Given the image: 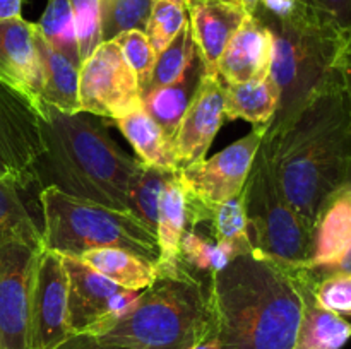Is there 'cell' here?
I'll use <instances>...</instances> for the list:
<instances>
[{"label":"cell","mask_w":351,"mask_h":349,"mask_svg":"<svg viewBox=\"0 0 351 349\" xmlns=\"http://www.w3.org/2000/svg\"><path fill=\"white\" fill-rule=\"evenodd\" d=\"M43 248L0 238V349H31V298Z\"/></svg>","instance_id":"30bf717a"},{"label":"cell","mask_w":351,"mask_h":349,"mask_svg":"<svg viewBox=\"0 0 351 349\" xmlns=\"http://www.w3.org/2000/svg\"><path fill=\"white\" fill-rule=\"evenodd\" d=\"M304 310L293 349H341L351 339V324L343 315L322 308L314 298L315 279L307 267L297 266Z\"/></svg>","instance_id":"ac0fdd59"},{"label":"cell","mask_w":351,"mask_h":349,"mask_svg":"<svg viewBox=\"0 0 351 349\" xmlns=\"http://www.w3.org/2000/svg\"><path fill=\"white\" fill-rule=\"evenodd\" d=\"M36 26L43 40L53 50L69 58L74 65L81 67L74 12L69 0H48L47 9Z\"/></svg>","instance_id":"f1b7e54d"},{"label":"cell","mask_w":351,"mask_h":349,"mask_svg":"<svg viewBox=\"0 0 351 349\" xmlns=\"http://www.w3.org/2000/svg\"><path fill=\"white\" fill-rule=\"evenodd\" d=\"M211 307L219 349H293L304 310L297 266L240 253L211 276Z\"/></svg>","instance_id":"7a4b0ae2"},{"label":"cell","mask_w":351,"mask_h":349,"mask_svg":"<svg viewBox=\"0 0 351 349\" xmlns=\"http://www.w3.org/2000/svg\"><path fill=\"white\" fill-rule=\"evenodd\" d=\"M36 50L41 64V99L64 113L81 112L79 106V67L50 47L36 26Z\"/></svg>","instance_id":"7402d4cb"},{"label":"cell","mask_w":351,"mask_h":349,"mask_svg":"<svg viewBox=\"0 0 351 349\" xmlns=\"http://www.w3.org/2000/svg\"><path fill=\"white\" fill-rule=\"evenodd\" d=\"M189 349H219V342H218V339H216V335L211 334Z\"/></svg>","instance_id":"7bdbcfd3"},{"label":"cell","mask_w":351,"mask_h":349,"mask_svg":"<svg viewBox=\"0 0 351 349\" xmlns=\"http://www.w3.org/2000/svg\"><path fill=\"white\" fill-rule=\"evenodd\" d=\"M195 51L197 50H195L194 38H192L191 26H189L187 21V24L182 27L180 33L175 36V40L156 57L153 74H151L149 81H147L146 88L143 89L141 96L147 94L151 91H156V89L177 81L187 70Z\"/></svg>","instance_id":"1f68e13d"},{"label":"cell","mask_w":351,"mask_h":349,"mask_svg":"<svg viewBox=\"0 0 351 349\" xmlns=\"http://www.w3.org/2000/svg\"><path fill=\"white\" fill-rule=\"evenodd\" d=\"M348 47H351V43H350V44H348Z\"/></svg>","instance_id":"c3c4849f"},{"label":"cell","mask_w":351,"mask_h":349,"mask_svg":"<svg viewBox=\"0 0 351 349\" xmlns=\"http://www.w3.org/2000/svg\"><path fill=\"white\" fill-rule=\"evenodd\" d=\"M71 335L69 276L64 257L43 248L31 298V349H53Z\"/></svg>","instance_id":"4fadbf2b"},{"label":"cell","mask_w":351,"mask_h":349,"mask_svg":"<svg viewBox=\"0 0 351 349\" xmlns=\"http://www.w3.org/2000/svg\"><path fill=\"white\" fill-rule=\"evenodd\" d=\"M339 70H341L343 82H345L346 94H348L350 101V112H351V47H348L343 53L341 62H339Z\"/></svg>","instance_id":"60d3db41"},{"label":"cell","mask_w":351,"mask_h":349,"mask_svg":"<svg viewBox=\"0 0 351 349\" xmlns=\"http://www.w3.org/2000/svg\"><path fill=\"white\" fill-rule=\"evenodd\" d=\"M185 7L195 50L206 72L216 74L219 58L247 12L240 2L225 0H187Z\"/></svg>","instance_id":"e0dca14e"},{"label":"cell","mask_w":351,"mask_h":349,"mask_svg":"<svg viewBox=\"0 0 351 349\" xmlns=\"http://www.w3.org/2000/svg\"><path fill=\"white\" fill-rule=\"evenodd\" d=\"M264 130L263 127H254L252 132L213 157L180 168L177 174L189 201L209 207L242 194L263 142Z\"/></svg>","instance_id":"7c38bea8"},{"label":"cell","mask_w":351,"mask_h":349,"mask_svg":"<svg viewBox=\"0 0 351 349\" xmlns=\"http://www.w3.org/2000/svg\"><path fill=\"white\" fill-rule=\"evenodd\" d=\"M95 270L125 289L144 291L156 281V263L123 248H96L77 257Z\"/></svg>","instance_id":"484cf974"},{"label":"cell","mask_w":351,"mask_h":349,"mask_svg":"<svg viewBox=\"0 0 351 349\" xmlns=\"http://www.w3.org/2000/svg\"><path fill=\"white\" fill-rule=\"evenodd\" d=\"M314 298L322 308L351 315V272H336L315 281Z\"/></svg>","instance_id":"d590c367"},{"label":"cell","mask_w":351,"mask_h":349,"mask_svg":"<svg viewBox=\"0 0 351 349\" xmlns=\"http://www.w3.org/2000/svg\"><path fill=\"white\" fill-rule=\"evenodd\" d=\"M242 197L254 248L287 266L304 267L312 257L314 233L283 197L261 147Z\"/></svg>","instance_id":"52a82bcc"},{"label":"cell","mask_w":351,"mask_h":349,"mask_svg":"<svg viewBox=\"0 0 351 349\" xmlns=\"http://www.w3.org/2000/svg\"><path fill=\"white\" fill-rule=\"evenodd\" d=\"M254 16L269 27L274 41L271 77L280 91V105L264 130V135H273L339 70L350 40L324 23L314 9L287 21Z\"/></svg>","instance_id":"5b68a950"},{"label":"cell","mask_w":351,"mask_h":349,"mask_svg":"<svg viewBox=\"0 0 351 349\" xmlns=\"http://www.w3.org/2000/svg\"><path fill=\"white\" fill-rule=\"evenodd\" d=\"M154 0H98L101 41L115 40L130 29H146Z\"/></svg>","instance_id":"4dcf8cb0"},{"label":"cell","mask_w":351,"mask_h":349,"mask_svg":"<svg viewBox=\"0 0 351 349\" xmlns=\"http://www.w3.org/2000/svg\"><path fill=\"white\" fill-rule=\"evenodd\" d=\"M74 12L75 34H77L81 64L101 43L99 33V5L98 0H69Z\"/></svg>","instance_id":"e575fe53"},{"label":"cell","mask_w":351,"mask_h":349,"mask_svg":"<svg viewBox=\"0 0 351 349\" xmlns=\"http://www.w3.org/2000/svg\"><path fill=\"white\" fill-rule=\"evenodd\" d=\"M158 277L132 310L96 337L127 349H189L215 334L211 279L180 259L158 267Z\"/></svg>","instance_id":"277c9868"},{"label":"cell","mask_w":351,"mask_h":349,"mask_svg":"<svg viewBox=\"0 0 351 349\" xmlns=\"http://www.w3.org/2000/svg\"><path fill=\"white\" fill-rule=\"evenodd\" d=\"M261 149L283 197L314 233L351 168V112L341 70L283 129L263 135Z\"/></svg>","instance_id":"6da1fadb"},{"label":"cell","mask_w":351,"mask_h":349,"mask_svg":"<svg viewBox=\"0 0 351 349\" xmlns=\"http://www.w3.org/2000/svg\"><path fill=\"white\" fill-rule=\"evenodd\" d=\"M43 154L36 185L72 197L129 211V187L141 161L113 140L106 120L91 113H64L38 101Z\"/></svg>","instance_id":"3957f363"},{"label":"cell","mask_w":351,"mask_h":349,"mask_svg":"<svg viewBox=\"0 0 351 349\" xmlns=\"http://www.w3.org/2000/svg\"><path fill=\"white\" fill-rule=\"evenodd\" d=\"M110 123L117 125L120 132L125 135L130 146L137 154V159L149 166L161 168V170L178 173L177 161L173 154V144L165 130L147 115L143 105L134 112L112 120Z\"/></svg>","instance_id":"44dd1931"},{"label":"cell","mask_w":351,"mask_h":349,"mask_svg":"<svg viewBox=\"0 0 351 349\" xmlns=\"http://www.w3.org/2000/svg\"><path fill=\"white\" fill-rule=\"evenodd\" d=\"M64 257L69 276V327L72 334L99 335L125 317L143 291L125 289L77 257Z\"/></svg>","instance_id":"8fae6325"},{"label":"cell","mask_w":351,"mask_h":349,"mask_svg":"<svg viewBox=\"0 0 351 349\" xmlns=\"http://www.w3.org/2000/svg\"><path fill=\"white\" fill-rule=\"evenodd\" d=\"M312 5L308 0H261L259 7L254 14L269 17L276 21L293 19L300 14L311 10Z\"/></svg>","instance_id":"74e56055"},{"label":"cell","mask_w":351,"mask_h":349,"mask_svg":"<svg viewBox=\"0 0 351 349\" xmlns=\"http://www.w3.org/2000/svg\"><path fill=\"white\" fill-rule=\"evenodd\" d=\"M221 84L223 96H225V106H223L225 120L242 118L252 123L254 127L267 129L280 105V91L271 74L263 81H221Z\"/></svg>","instance_id":"ffe728a7"},{"label":"cell","mask_w":351,"mask_h":349,"mask_svg":"<svg viewBox=\"0 0 351 349\" xmlns=\"http://www.w3.org/2000/svg\"><path fill=\"white\" fill-rule=\"evenodd\" d=\"M351 248V201L336 194L326 205L314 229V250L304 267L335 263Z\"/></svg>","instance_id":"603a6c76"},{"label":"cell","mask_w":351,"mask_h":349,"mask_svg":"<svg viewBox=\"0 0 351 349\" xmlns=\"http://www.w3.org/2000/svg\"><path fill=\"white\" fill-rule=\"evenodd\" d=\"M259 2L261 0H240V3H242L243 10H245L247 14L256 12L257 7H259Z\"/></svg>","instance_id":"ee69618b"},{"label":"cell","mask_w":351,"mask_h":349,"mask_svg":"<svg viewBox=\"0 0 351 349\" xmlns=\"http://www.w3.org/2000/svg\"><path fill=\"white\" fill-rule=\"evenodd\" d=\"M191 207L192 226L209 224V235L216 242L232 246L239 255L254 250L242 194L209 207L195 204H191Z\"/></svg>","instance_id":"cb8c5ba5"},{"label":"cell","mask_w":351,"mask_h":349,"mask_svg":"<svg viewBox=\"0 0 351 349\" xmlns=\"http://www.w3.org/2000/svg\"><path fill=\"white\" fill-rule=\"evenodd\" d=\"M113 41L119 44L127 64L136 72L137 81H139L141 86V92H143L147 81H149L151 74H153V68L158 57L149 38H147V34L144 31L130 29L119 34Z\"/></svg>","instance_id":"836d02e7"},{"label":"cell","mask_w":351,"mask_h":349,"mask_svg":"<svg viewBox=\"0 0 351 349\" xmlns=\"http://www.w3.org/2000/svg\"><path fill=\"white\" fill-rule=\"evenodd\" d=\"M0 81L33 101L41 99L43 75L36 50V23L21 16L0 19Z\"/></svg>","instance_id":"9a60e30c"},{"label":"cell","mask_w":351,"mask_h":349,"mask_svg":"<svg viewBox=\"0 0 351 349\" xmlns=\"http://www.w3.org/2000/svg\"><path fill=\"white\" fill-rule=\"evenodd\" d=\"M173 174V171L149 166V164H144L141 161L139 168H137L132 181H130L129 211L137 219H141L154 235H156L158 209H160L161 195H163L168 180Z\"/></svg>","instance_id":"83f0119b"},{"label":"cell","mask_w":351,"mask_h":349,"mask_svg":"<svg viewBox=\"0 0 351 349\" xmlns=\"http://www.w3.org/2000/svg\"><path fill=\"white\" fill-rule=\"evenodd\" d=\"M189 228V201L178 174L168 180L158 209L156 238L160 246L158 267H168L178 262V246L182 235Z\"/></svg>","instance_id":"d4e9b609"},{"label":"cell","mask_w":351,"mask_h":349,"mask_svg":"<svg viewBox=\"0 0 351 349\" xmlns=\"http://www.w3.org/2000/svg\"><path fill=\"white\" fill-rule=\"evenodd\" d=\"M53 349H127L122 346L106 344V342L99 341L96 335L91 334H72L71 337L65 339L62 344H58Z\"/></svg>","instance_id":"f35d334b"},{"label":"cell","mask_w":351,"mask_h":349,"mask_svg":"<svg viewBox=\"0 0 351 349\" xmlns=\"http://www.w3.org/2000/svg\"><path fill=\"white\" fill-rule=\"evenodd\" d=\"M0 180H5V177H3L2 171H0ZM10 183H12V181H10Z\"/></svg>","instance_id":"bcb514c9"},{"label":"cell","mask_w":351,"mask_h":349,"mask_svg":"<svg viewBox=\"0 0 351 349\" xmlns=\"http://www.w3.org/2000/svg\"><path fill=\"white\" fill-rule=\"evenodd\" d=\"M184 2H187V0H184Z\"/></svg>","instance_id":"681fc988"},{"label":"cell","mask_w":351,"mask_h":349,"mask_svg":"<svg viewBox=\"0 0 351 349\" xmlns=\"http://www.w3.org/2000/svg\"><path fill=\"white\" fill-rule=\"evenodd\" d=\"M143 105L136 72L115 41H101L79 67V106L112 122Z\"/></svg>","instance_id":"ba28073f"},{"label":"cell","mask_w":351,"mask_h":349,"mask_svg":"<svg viewBox=\"0 0 351 349\" xmlns=\"http://www.w3.org/2000/svg\"><path fill=\"white\" fill-rule=\"evenodd\" d=\"M43 154L38 103L0 81V171L19 190L36 185Z\"/></svg>","instance_id":"9c48e42d"},{"label":"cell","mask_w":351,"mask_h":349,"mask_svg":"<svg viewBox=\"0 0 351 349\" xmlns=\"http://www.w3.org/2000/svg\"><path fill=\"white\" fill-rule=\"evenodd\" d=\"M187 24V7L184 0H154L144 33L149 38L156 55L175 40Z\"/></svg>","instance_id":"d6a6232c"},{"label":"cell","mask_w":351,"mask_h":349,"mask_svg":"<svg viewBox=\"0 0 351 349\" xmlns=\"http://www.w3.org/2000/svg\"><path fill=\"white\" fill-rule=\"evenodd\" d=\"M0 238H17L45 246L43 231L27 211L19 188L9 180H0Z\"/></svg>","instance_id":"f546056e"},{"label":"cell","mask_w":351,"mask_h":349,"mask_svg":"<svg viewBox=\"0 0 351 349\" xmlns=\"http://www.w3.org/2000/svg\"><path fill=\"white\" fill-rule=\"evenodd\" d=\"M273 48L274 41L269 27L254 14H247L226 44L216 74L223 82L263 81L271 74Z\"/></svg>","instance_id":"2e32d148"},{"label":"cell","mask_w":351,"mask_h":349,"mask_svg":"<svg viewBox=\"0 0 351 349\" xmlns=\"http://www.w3.org/2000/svg\"><path fill=\"white\" fill-rule=\"evenodd\" d=\"M223 106L225 96L221 79L218 74L206 72L171 139L178 170L204 159L216 133L226 122Z\"/></svg>","instance_id":"5bb4252c"},{"label":"cell","mask_w":351,"mask_h":349,"mask_svg":"<svg viewBox=\"0 0 351 349\" xmlns=\"http://www.w3.org/2000/svg\"><path fill=\"white\" fill-rule=\"evenodd\" d=\"M225 2H240V0H225Z\"/></svg>","instance_id":"7dc6e473"},{"label":"cell","mask_w":351,"mask_h":349,"mask_svg":"<svg viewBox=\"0 0 351 349\" xmlns=\"http://www.w3.org/2000/svg\"><path fill=\"white\" fill-rule=\"evenodd\" d=\"M204 74L206 67L199 53L195 51L187 70L177 81L143 96V108L165 130V133L170 139H173L178 123H180L184 113L187 112L192 98L197 92Z\"/></svg>","instance_id":"d6986e66"},{"label":"cell","mask_w":351,"mask_h":349,"mask_svg":"<svg viewBox=\"0 0 351 349\" xmlns=\"http://www.w3.org/2000/svg\"><path fill=\"white\" fill-rule=\"evenodd\" d=\"M311 270L312 277L315 281L322 279V277L329 276V274H336V272H351V248L338 262L335 263H329V266H319V267H307Z\"/></svg>","instance_id":"ab89813d"},{"label":"cell","mask_w":351,"mask_h":349,"mask_svg":"<svg viewBox=\"0 0 351 349\" xmlns=\"http://www.w3.org/2000/svg\"><path fill=\"white\" fill-rule=\"evenodd\" d=\"M312 9L351 43V0H308Z\"/></svg>","instance_id":"8d00e7d4"},{"label":"cell","mask_w":351,"mask_h":349,"mask_svg":"<svg viewBox=\"0 0 351 349\" xmlns=\"http://www.w3.org/2000/svg\"><path fill=\"white\" fill-rule=\"evenodd\" d=\"M23 0H0V19L21 16Z\"/></svg>","instance_id":"b9f144b4"},{"label":"cell","mask_w":351,"mask_h":349,"mask_svg":"<svg viewBox=\"0 0 351 349\" xmlns=\"http://www.w3.org/2000/svg\"><path fill=\"white\" fill-rule=\"evenodd\" d=\"M43 245L60 255L81 257L96 248H123L151 263L160 260L158 238L132 212L72 197L55 187L38 194Z\"/></svg>","instance_id":"8992f818"},{"label":"cell","mask_w":351,"mask_h":349,"mask_svg":"<svg viewBox=\"0 0 351 349\" xmlns=\"http://www.w3.org/2000/svg\"><path fill=\"white\" fill-rule=\"evenodd\" d=\"M239 253L232 246L219 243L211 235L199 233L197 228H187L178 246V259L202 277L211 279L218 270L225 269Z\"/></svg>","instance_id":"4316f807"},{"label":"cell","mask_w":351,"mask_h":349,"mask_svg":"<svg viewBox=\"0 0 351 349\" xmlns=\"http://www.w3.org/2000/svg\"><path fill=\"white\" fill-rule=\"evenodd\" d=\"M338 194H345L346 197H348L350 201H351V168H350L348 174H346V180H345V183H343V187L339 188V192H338Z\"/></svg>","instance_id":"f6af8a7d"}]
</instances>
